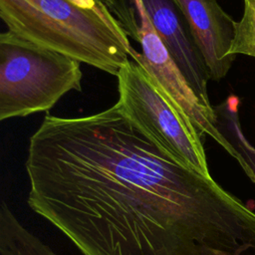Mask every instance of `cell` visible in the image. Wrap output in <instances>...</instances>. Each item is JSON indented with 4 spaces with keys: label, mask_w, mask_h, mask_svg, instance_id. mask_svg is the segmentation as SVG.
<instances>
[{
    "label": "cell",
    "mask_w": 255,
    "mask_h": 255,
    "mask_svg": "<svg viewBox=\"0 0 255 255\" xmlns=\"http://www.w3.org/2000/svg\"><path fill=\"white\" fill-rule=\"evenodd\" d=\"M25 166L28 205L83 255H255V212L161 150L116 104L47 114Z\"/></svg>",
    "instance_id": "obj_1"
},
{
    "label": "cell",
    "mask_w": 255,
    "mask_h": 255,
    "mask_svg": "<svg viewBox=\"0 0 255 255\" xmlns=\"http://www.w3.org/2000/svg\"><path fill=\"white\" fill-rule=\"evenodd\" d=\"M7 31L117 77L129 61L128 36L98 0H0Z\"/></svg>",
    "instance_id": "obj_2"
},
{
    "label": "cell",
    "mask_w": 255,
    "mask_h": 255,
    "mask_svg": "<svg viewBox=\"0 0 255 255\" xmlns=\"http://www.w3.org/2000/svg\"><path fill=\"white\" fill-rule=\"evenodd\" d=\"M80 62L10 31L0 34V121L51 110L82 91Z\"/></svg>",
    "instance_id": "obj_3"
},
{
    "label": "cell",
    "mask_w": 255,
    "mask_h": 255,
    "mask_svg": "<svg viewBox=\"0 0 255 255\" xmlns=\"http://www.w3.org/2000/svg\"><path fill=\"white\" fill-rule=\"evenodd\" d=\"M117 79L119 100L116 105L123 116L173 159L211 176L202 136L184 123L156 89L147 72L129 60Z\"/></svg>",
    "instance_id": "obj_4"
},
{
    "label": "cell",
    "mask_w": 255,
    "mask_h": 255,
    "mask_svg": "<svg viewBox=\"0 0 255 255\" xmlns=\"http://www.w3.org/2000/svg\"><path fill=\"white\" fill-rule=\"evenodd\" d=\"M132 1L138 16L136 41L141 52L131 47L129 57L147 72L156 89L188 127L194 128L201 136H211L227 151L228 144L216 128L214 110H207L188 85L151 25L142 1Z\"/></svg>",
    "instance_id": "obj_5"
},
{
    "label": "cell",
    "mask_w": 255,
    "mask_h": 255,
    "mask_svg": "<svg viewBox=\"0 0 255 255\" xmlns=\"http://www.w3.org/2000/svg\"><path fill=\"white\" fill-rule=\"evenodd\" d=\"M141 1L156 34L188 85L200 103L213 111L207 92L209 73L178 1Z\"/></svg>",
    "instance_id": "obj_6"
},
{
    "label": "cell",
    "mask_w": 255,
    "mask_h": 255,
    "mask_svg": "<svg viewBox=\"0 0 255 255\" xmlns=\"http://www.w3.org/2000/svg\"><path fill=\"white\" fill-rule=\"evenodd\" d=\"M213 81L223 79L235 59L229 55L235 21L217 0H177Z\"/></svg>",
    "instance_id": "obj_7"
},
{
    "label": "cell",
    "mask_w": 255,
    "mask_h": 255,
    "mask_svg": "<svg viewBox=\"0 0 255 255\" xmlns=\"http://www.w3.org/2000/svg\"><path fill=\"white\" fill-rule=\"evenodd\" d=\"M240 100L230 95L214 107L216 128L228 144L227 152L241 165L247 176L255 183V146L245 137L238 117Z\"/></svg>",
    "instance_id": "obj_8"
},
{
    "label": "cell",
    "mask_w": 255,
    "mask_h": 255,
    "mask_svg": "<svg viewBox=\"0 0 255 255\" xmlns=\"http://www.w3.org/2000/svg\"><path fill=\"white\" fill-rule=\"evenodd\" d=\"M1 255H57L40 238L29 231L5 202L0 207Z\"/></svg>",
    "instance_id": "obj_9"
},
{
    "label": "cell",
    "mask_w": 255,
    "mask_h": 255,
    "mask_svg": "<svg viewBox=\"0 0 255 255\" xmlns=\"http://www.w3.org/2000/svg\"><path fill=\"white\" fill-rule=\"evenodd\" d=\"M244 10L240 21L235 22L234 38L229 55L238 54L255 58V0H243Z\"/></svg>",
    "instance_id": "obj_10"
},
{
    "label": "cell",
    "mask_w": 255,
    "mask_h": 255,
    "mask_svg": "<svg viewBox=\"0 0 255 255\" xmlns=\"http://www.w3.org/2000/svg\"><path fill=\"white\" fill-rule=\"evenodd\" d=\"M102 2L118 20L128 37L136 41L138 16L132 0H98Z\"/></svg>",
    "instance_id": "obj_11"
}]
</instances>
